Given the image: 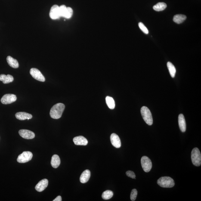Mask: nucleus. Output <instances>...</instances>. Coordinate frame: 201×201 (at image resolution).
Masks as SVG:
<instances>
[{
	"mask_svg": "<svg viewBox=\"0 0 201 201\" xmlns=\"http://www.w3.org/2000/svg\"><path fill=\"white\" fill-rule=\"evenodd\" d=\"M65 107V105L63 103H59L54 105L50 110V117L54 119H60L62 115Z\"/></svg>",
	"mask_w": 201,
	"mask_h": 201,
	"instance_id": "1",
	"label": "nucleus"
},
{
	"mask_svg": "<svg viewBox=\"0 0 201 201\" xmlns=\"http://www.w3.org/2000/svg\"><path fill=\"white\" fill-rule=\"evenodd\" d=\"M158 184L163 188H171L175 185V182L173 179L169 177H161L157 181Z\"/></svg>",
	"mask_w": 201,
	"mask_h": 201,
	"instance_id": "2",
	"label": "nucleus"
},
{
	"mask_svg": "<svg viewBox=\"0 0 201 201\" xmlns=\"http://www.w3.org/2000/svg\"><path fill=\"white\" fill-rule=\"evenodd\" d=\"M141 113L142 117L145 122L148 125H151L153 124V118L150 110L147 107L143 106L141 109Z\"/></svg>",
	"mask_w": 201,
	"mask_h": 201,
	"instance_id": "3",
	"label": "nucleus"
},
{
	"mask_svg": "<svg viewBox=\"0 0 201 201\" xmlns=\"http://www.w3.org/2000/svg\"><path fill=\"white\" fill-rule=\"evenodd\" d=\"M191 159L192 163L195 166L199 167L201 164V155L197 148H194L192 151Z\"/></svg>",
	"mask_w": 201,
	"mask_h": 201,
	"instance_id": "4",
	"label": "nucleus"
},
{
	"mask_svg": "<svg viewBox=\"0 0 201 201\" xmlns=\"http://www.w3.org/2000/svg\"><path fill=\"white\" fill-rule=\"evenodd\" d=\"M32 153L30 152H23L21 154L19 155L18 157L17 161L18 162L20 163H25L32 160Z\"/></svg>",
	"mask_w": 201,
	"mask_h": 201,
	"instance_id": "5",
	"label": "nucleus"
},
{
	"mask_svg": "<svg viewBox=\"0 0 201 201\" xmlns=\"http://www.w3.org/2000/svg\"><path fill=\"white\" fill-rule=\"evenodd\" d=\"M141 163L142 167L145 172H149L152 168L151 161L149 158L146 156H143L142 158Z\"/></svg>",
	"mask_w": 201,
	"mask_h": 201,
	"instance_id": "6",
	"label": "nucleus"
},
{
	"mask_svg": "<svg viewBox=\"0 0 201 201\" xmlns=\"http://www.w3.org/2000/svg\"><path fill=\"white\" fill-rule=\"evenodd\" d=\"M17 100V97L15 95L6 94L3 96L1 99V102L4 104H11L15 102Z\"/></svg>",
	"mask_w": 201,
	"mask_h": 201,
	"instance_id": "7",
	"label": "nucleus"
},
{
	"mask_svg": "<svg viewBox=\"0 0 201 201\" xmlns=\"http://www.w3.org/2000/svg\"><path fill=\"white\" fill-rule=\"evenodd\" d=\"M30 73L32 77L37 80L44 82L45 81V78L43 75L38 69L32 68L30 69Z\"/></svg>",
	"mask_w": 201,
	"mask_h": 201,
	"instance_id": "8",
	"label": "nucleus"
},
{
	"mask_svg": "<svg viewBox=\"0 0 201 201\" xmlns=\"http://www.w3.org/2000/svg\"><path fill=\"white\" fill-rule=\"evenodd\" d=\"M49 15L50 18L53 20L59 18L61 17L59 12V7L56 5L53 6L50 10Z\"/></svg>",
	"mask_w": 201,
	"mask_h": 201,
	"instance_id": "9",
	"label": "nucleus"
},
{
	"mask_svg": "<svg viewBox=\"0 0 201 201\" xmlns=\"http://www.w3.org/2000/svg\"><path fill=\"white\" fill-rule=\"evenodd\" d=\"M19 134L21 136L26 139H32L35 136L34 133L28 130H20L19 131Z\"/></svg>",
	"mask_w": 201,
	"mask_h": 201,
	"instance_id": "10",
	"label": "nucleus"
},
{
	"mask_svg": "<svg viewBox=\"0 0 201 201\" xmlns=\"http://www.w3.org/2000/svg\"><path fill=\"white\" fill-rule=\"evenodd\" d=\"M110 140L112 144L117 148H119L121 146V142L120 139L117 134H112L110 136Z\"/></svg>",
	"mask_w": 201,
	"mask_h": 201,
	"instance_id": "11",
	"label": "nucleus"
},
{
	"mask_svg": "<svg viewBox=\"0 0 201 201\" xmlns=\"http://www.w3.org/2000/svg\"><path fill=\"white\" fill-rule=\"evenodd\" d=\"M48 185V180L44 179L39 182L35 186V189L37 191L41 192L46 188Z\"/></svg>",
	"mask_w": 201,
	"mask_h": 201,
	"instance_id": "12",
	"label": "nucleus"
},
{
	"mask_svg": "<svg viewBox=\"0 0 201 201\" xmlns=\"http://www.w3.org/2000/svg\"><path fill=\"white\" fill-rule=\"evenodd\" d=\"M73 141L76 145L86 146L88 143L87 139L83 136H78L74 137L73 139Z\"/></svg>",
	"mask_w": 201,
	"mask_h": 201,
	"instance_id": "13",
	"label": "nucleus"
},
{
	"mask_svg": "<svg viewBox=\"0 0 201 201\" xmlns=\"http://www.w3.org/2000/svg\"><path fill=\"white\" fill-rule=\"evenodd\" d=\"M15 117L17 119L20 120H26L27 119H32V115L30 114L26 113V112H20L16 114Z\"/></svg>",
	"mask_w": 201,
	"mask_h": 201,
	"instance_id": "14",
	"label": "nucleus"
},
{
	"mask_svg": "<svg viewBox=\"0 0 201 201\" xmlns=\"http://www.w3.org/2000/svg\"><path fill=\"white\" fill-rule=\"evenodd\" d=\"M178 124L180 130L182 132H185L186 130V124L184 115L180 114L178 116Z\"/></svg>",
	"mask_w": 201,
	"mask_h": 201,
	"instance_id": "15",
	"label": "nucleus"
},
{
	"mask_svg": "<svg viewBox=\"0 0 201 201\" xmlns=\"http://www.w3.org/2000/svg\"><path fill=\"white\" fill-rule=\"evenodd\" d=\"M91 176V172L89 170L87 169L84 171L81 174L80 181L81 183H86L88 181Z\"/></svg>",
	"mask_w": 201,
	"mask_h": 201,
	"instance_id": "16",
	"label": "nucleus"
},
{
	"mask_svg": "<svg viewBox=\"0 0 201 201\" xmlns=\"http://www.w3.org/2000/svg\"><path fill=\"white\" fill-rule=\"evenodd\" d=\"M14 80V77L11 75H6L5 74L0 75V81H2L4 84H9L12 82Z\"/></svg>",
	"mask_w": 201,
	"mask_h": 201,
	"instance_id": "17",
	"label": "nucleus"
},
{
	"mask_svg": "<svg viewBox=\"0 0 201 201\" xmlns=\"http://www.w3.org/2000/svg\"><path fill=\"white\" fill-rule=\"evenodd\" d=\"M7 62L11 67L14 68H18L19 67V64L17 60L13 58L11 56H8L7 58Z\"/></svg>",
	"mask_w": 201,
	"mask_h": 201,
	"instance_id": "18",
	"label": "nucleus"
},
{
	"mask_svg": "<svg viewBox=\"0 0 201 201\" xmlns=\"http://www.w3.org/2000/svg\"><path fill=\"white\" fill-rule=\"evenodd\" d=\"M51 164L53 168H56L58 167L60 165V160L58 155H54L52 156Z\"/></svg>",
	"mask_w": 201,
	"mask_h": 201,
	"instance_id": "19",
	"label": "nucleus"
},
{
	"mask_svg": "<svg viewBox=\"0 0 201 201\" xmlns=\"http://www.w3.org/2000/svg\"><path fill=\"white\" fill-rule=\"evenodd\" d=\"M187 18V17L184 15L178 14L174 16L173 21L176 23L180 24L183 23Z\"/></svg>",
	"mask_w": 201,
	"mask_h": 201,
	"instance_id": "20",
	"label": "nucleus"
},
{
	"mask_svg": "<svg viewBox=\"0 0 201 201\" xmlns=\"http://www.w3.org/2000/svg\"><path fill=\"white\" fill-rule=\"evenodd\" d=\"M167 4L164 2H159L153 7V9L156 11H163L167 8Z\"/></svg>",
	"mask_w": 201,
	"mask_h": 201,
	"instance_id": "21",
	"label": "nucleus"
},
{
	"mask_svg": "<svg viewBox=\"0 0 201 201\" xmlns=\"http://www.w3.org/2000/svg\"><path fill=\"white\" fill-rule=\"evenodd\" d=\"M168 70L172 78H174L175 76L176 72V70L175 66L172 64L170 62H168L167 64Z\"/></svg>",
	"mask_w": 201,
	"mask_h": 201,
	"instance_id": "22",
	"label": "nucleus"
},
{
	"mask_svg": "<svg viewBox=\"0 0 201 201\" xmlns=\"http://www.w3.org/2000/svg\"><path fill=\"white\" fill-rule=\"evenodd\" d=\"M106 103L109 108L111 109H114L115 107V103L113 98L107 96L106 97Z\"/></svg>",
	"mask_w": 201,
	"mask_h": 201,
	"instance_id": "23",
	"label": "nucleus"
},
{
	"mask_svg": "<svg viewBox=\"0 0 201 201\" xmlns=\"http://www.w3.org/2000/svg\"><path fill=\"white\" fill-rule=\"evenodd\" d=\"M113 196V192L110 190H106L103 192L102 197L104 200H109Z\"/></svg>",
	"mask_w": 201,
	"mask_h": 201,
	"instance_id": "24",
	"label": "nucleus"
},
{
	"mask_svg": "<svg viewBox=\"0 0 201 201\" xmlns=\"http://www.w3.org/2000/svg\"><path fill=\"white\" fill-rule=\"evenodd\" d=\"M73 14V11L72 8L69 7H67L64 17L67 19L70 18L72 17Z\"/></svg>",
	"mask_w": 201,
	"mask_h": 201,
	"instance_id": "25",
	"label": "nucleus"
},
{
	"mask_svg": "<svg viewBox=\"0 0 201 201\" xmlns=\"http://www.w3.org/2000/svg\"><path fill=\"white\" fill-rule=\"evenodd\" d=\"M139 26L140 29L142 31V32H144L145 34H148L149 33V31L147 28L145 26L143 23L140 22L139 23Z\"/></svg>",
	"mask_w": 201,
	"mask_h": 201,
	"instance_id": "26",
	"label": "nucleus"
},
{
	"mask_svg": "<svg viewBox=\"0 0 201 201\" xmlns=\"http://www.w3.org/2000/svg\"><path fill=\"white\" fill-rule=\"evenodd\" d=\"M137 195V190L136 189H133L131 191V201H135L136 199Z\"/></svg>",
	"mask_w": 201,
	"mask_h": 201,
	"instance_id": "27",
	"label": "nucleus"
},
{
	"mask_svg": "<svg viewBox=\"0 0 201 201\" xmlns=\"http://www.w3.org/2000/svg\"><path fill=\"white\" fill-rule=\"evenodd\" d=\"M67 7L65 5H62L59 7V12L61 17H64L65 13L66 12Z\"/></svg>",
	"mask_w": 201,
	"mask_h": 201,
	"instance_id": "28",
	"label": "nucleus"
},
{
	"mask_svg": "<svg viewBox=\"0 0 201 201\" xmlns=\"http://www.w3.org/2000/svg\"><path fill=\"white\" fill-rule=\"evenodd\" d=\"M126 174L128 177L133 179H135L136 178V175L134 172L131 171H127Z\"/></svg>",
	"mask_w": 201,
	"mask_h": 201,
	"instance_id": "29",
	"label": "nucleus"
},
{
	"mask_svg": "<svg viewBox=\"0 0 201 201\" xmlns=\"http://www.w3.org/2000/svg\"><path fill=\"white\" fill-rule=\"evenodd\" d=\"M62 200L61 197L60 196H57L55 199H54L53 201H61Z\"/></svg>",
	"mask_w": 201,
	"mask_h": 201,
	"instance_id": "30",
	"label": "nucleus"
}]
</instances>
